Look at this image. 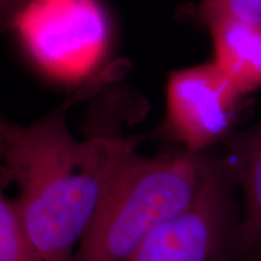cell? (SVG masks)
<instances>
[{
    "instance_id": "cell-1",
    "label": "cell",
    "mask_w": 261,
    "mask_h": 261,
    "mask_svg": "<svg viewBox=\"0 0 261 261\" xmlns=\"http://www.w3.org/2000/svg\"><path fill=\"white\" fill-rule=\"evenodd\" d=\"M113 76L114 71H106L87 81L70 99L28 126L2 119V177L17 185L22 221L45 261H74L130 142L112 136L77 140L67 126L71 104Z\"/></svg>"
},
{
    "instance_id": "cell-2",
    "label": "cell",
    "mask_w": 261,
    "mask_h": 261,
    "mask_svg": "<svg viewBox=\"0 0 261 261\" xmlns=\"http://www.w3.org/2000/svg\"><path fill=\"white\" fill-rule=\"evenodd\" d=\"M217 158L212 150L146 158L129 142L74 261H125L152 231L194 200Z\"/></svg>"
},
{
    "instance_id": "cell-3",
    "label": "cell",
    "mask_w": 261,
    "mask_h": 261,
    "mask_svg": "<svg viewBox=\"0 0 261 261\" xmlns=\"http://www.w3.org/2000/svg\"><path fill=\"white\" fill-rule=\"evenodd\" d=\"M225 154H218L201 190L187 207L152 231L125 261H237L242 211Z\"/></svg>"
},
{
    "instance_id": "cell-4",
    "label": "cell",
    "mask_w": 261,
    "mask_h": 261,
    "mask_svg": "<svg viewBox=\"0 0 261 261\" xmlns=\"http://www.w3.org/2000/svg\"><path fill=\"white\" fill-rule=\"evenodd\" d=\"M243 97L213 61L173 71L166 89V132L185 151H210L232 135Z\"/></svg>"
},
{
    "instance_id": "cell-5",
    "label": "cell",
    "mask_w": 261,
    "mask_h": 261,
    "mask_svg": "<svg viewBox=\"0 0 261 261\" xmlns=\"http://www.w3.org/2000/svg\"><path fill=\"white\" fill-rule=\"evenodd\" d=\"M10 25L39 63L55 71L80 70L106 40L103 11L94 0H32Z\"/></svg>"
},
{
    "instance_id": "cell-6",
    "label": "cell",
    "mask_w": 261,
    "mask_h": 261,
    "mask_svg": "<svg viewBox=\"0 0 261 261\" xmlns=\"http://www.w3.org/2000/svg\"><path fill=\"white\" fill-rule=\"evenodd\" d=\"M204 27L212 35L213 63L243 96L261 90V23L217 18Z\"/></svg>"
},
{
    "instance_id": "cell-7",
    "label": "cell",
    "mask_w": 261,
    "mask_h": 261,
    "mask_svg": "<svg viewBox=\"0 0 261 261\" xmlns=\"http://www.w3.org/2000/svg\"><path fill=\"white\" fill-rule=\"evenodd\" d=\"M224 143L225 156L243 194L240 243L246 259L261 241V121Z\"/></svg>"
},
{
    "instance_id": "cell-8",
    "label": "cell",
    "mask_w": 261,
    "mask_h": 261,
    "mask_svg": "<svg viewBox=\"0 0 261 261\" xmlns=\"http://www.w3.org/2000/svg\"><path fill=\"white\" fill-rule=\"evenodd\" d=\"M0 261H45L22 221L16 198L0 196Z\"/></svg>"
},
{
    "instance_id": "cell-9",
    "label": "cell",
    "mask_w": 261,
    "mask_h": 261,
    "mask_svg": "<svg viewBox=\"0 0 261 261\" xmlns=\"http://www.w3.org/2000/svg\"><path fill=\"white\" fill-rule=\"evenodd\" d=\"M194 12L203 25L224 17L261 23V0H200Z\"/></svg>"
},
{
    "instance_id": "cell-10",
    "label": "cell",
    "mask_w": 261,
    "mask_h": 261,
    "mask_svg": "<svg viewBox=\"0 0 261 261\" xmlns=\"http://www.w3.org/2000/svg\"><path fill=\"white\" fill-rule=\"evenodd\" d=\"M32 0H0V8H2V17L6 25H10L14 18L19 14Z\"/></svg>"
},
{
    "instance_id": "cell-11",
    "label": "cell",
    "mask_w": 261,
    "mask_h": 261,
    "mask_svg": "<svg viewBox=\"0 0 261 261\" xmlns=\"http://www.w3.org/2000/svg\"><path fill=\"white\" fill-rule=\"evenodd\" d=\"M247 261H261V241L255 249L246 257Z\"/></svg>"
}]
</instances>
